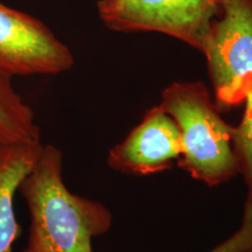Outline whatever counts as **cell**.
I'll list each match as a JSON object with an SVG mask.
<instances>
[{"label":"cell","instance_id":"cell-1","mask_svg":"<svg viewBox=\"0 0 252 252\" xmlns=\"http://www.w3.org/2000/svg\"><path fill=\"white\" fill-rule=\"evenodd\" d=\"M62 161L58 147L42 145L19 186L30 215L27 243L21 252H94L93 239L111 228L108 208L67 188Z\"/></svg>","mask_w":252,"mask_h":252},{"label":"cell","instance_id":"cell-9","mask_svg":"<svg viewBox=\"0 0 252 252\" xmlns=\"http://www.w3.org/2000/svg\"><path fill=\"white\" fill-rule=\"evenodd\" d=\"M245 109L239 124L234 127L232 146L237 160L238 174L243 176L247 185L243 219L252 220V75L244 89Z\"/></svg>","mask_w":252,"mask_h":252},{"label":"cell","instance_id":"cell-7","mask_svg":"<svg viewBox=\"0 0 252 252\" xmlns=\"http://www.w3.org/2000/svg\"><path fill=\"white\" fill-rule=\"evenodd\" d=\"M42 149L40 143L0 144V252H13L21 236L14 213V196Z\"/></svg>","mask_w":252,"mask_h":252},{"label":"cell","instance_id":"cell-8","mask_svg":"<svg viewBox=\"0 0 252 252\" xmlns=\"http://www.w3.org/2000/svg\"><path fill=\"white\" fill-rule=\"evenodd\" d=\"M35 112L12 86V78L0 75V144L40 143Z\"/></svg>","mask_w":252,"mask_h":252},{"label":"cell","instance_id":"cell-6","mask_svg":"<svg viewBox=\"0 0 252 252\" xmlns=\"http://www.w3.org/2000/svg\"><path fill=\"white\" fill-rule=\"evenodd\" d=\"M184 152L181 133L174 119L161 106L147 110L143 121L110 150L108 165L131 175L165 172Z\"/></svg>","mask_w":252,"mask_h":252},{"label":"cell","instance_id":"cell-2","mask_svg":"<svg viewBox=\"0 0 252 252\" xmlns=\"http://www.w3.org/2000/svg\"><path fill=\"white\" fill-rule=\"evenodd\" d=\"M159 105L180 130L184 152L178 166L194 180L216 187L238 174L232 146L234 126L222 118L202 81L169 84L162 90Z\"/></svg>","mask_w":252,"mask_h":252},{"label":"cell","instance_id":"cell-4","mask_svg":"<svg viewBox=\"0 0 252 252\" xmlns=\"http://www.w3.org/2000/svg\"><path fill=\"white\" fill-rule=\"evenodd\" d=\"M224 0H98L97 12L109 30L156 32L202 49L210 24Z\"/></svg>","mask_w":252,"mask_h":252},{"label":"cell","instance_id":"cell-3","mask_svg":"<svg viewBox=\"0 0 252 252\" xmlns=\"http://www.w3.org/2000/svg\"><path fill=\"white\" fill-rule=\"evenodd\" d=\"M201 53L220 111L243 103L245 84L252 75V0H224Z\"/></svg>","mask_w":252,"mask_h":252},{"label":"cell","instance_id":"cell-10","mask_svg":"<svg viewBox=\"0 0 252 252\" xmlns=\"http://www.w3.org/2000/svg\"><path fill=\"white\" fill-rule=\"evenodd\" d=\"M209 252H252V220L242 219L237 231Z\"/></svg>","mask_w":252,"mask_h":252},{"label":"cell","instance_id":"cell-5","mask_svg":"<svg viewBox=\"0 0 252 252\" xmlns=\"http://www.w3.org/2000/svg\"><path fill=\"white\" fill-rule=\"evenodd\" d=\"M72 65L70 49L48 26L0 1V75H58Z\"/></svg>","mask_w":252,"mask_h":252}]
</instances>
